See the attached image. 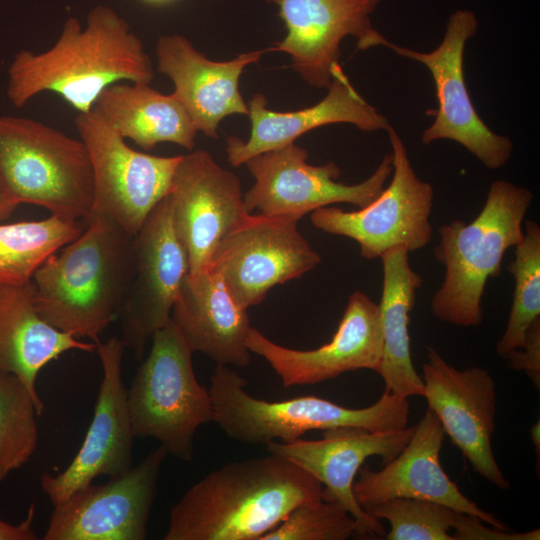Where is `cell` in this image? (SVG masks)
<instances>
[{
  "mask_svg": "<svg viewBox=\"0 0 540 540\" xmlns=\"http://www.w3.org/2000/svg\"><path fill=\"white\" fill-rule=\"evenodd\" d=\"M323 485L277 454L227 463L173 505L164 540H261Z\"/></svg>",
  "mask_w": 540,
  "mask_h": 540,
  "instance_id": "6da1fadb",
  "label": "cell"
},
{
  "mask_svg": "<svg viewBox=\"0 0 540 540\" xmlns=\"http://www.w3.org/2000/svg\"><path fill=\"white\" fill-rule=\"evenodd\" d=\"M153 78L154 67L141 39L113 9L96 6L84 29L70 17L51 48L17 52L8 68L6 94L21 108L50 91L79 113H87L106 87L121 81L150 83Z\"/></svg>",
  "mask_w": 540,
  "mask_h": 540,
  "instance_id": "7a4b0ae2",
  "label": "cell"
},
{
  "mask_svg": "<svg viewBox=\"0 0 540 540\" xmlns=\"http://www.w3.org/2000/svg\"><path fill=\"white\" fill-rule=\"evenodd\" d=\"M134 272V236L93 212L84 231L34 273L36 308L54 328L97 344L119 316Z\"/></svg>",
  "mask_w": 540,
  "mask_h": 540,
  "instance_id": "3957f363",
  "label": "cell"
},
{
  "mask_svg": "<svg viewBox=\"0 0 540 540\" xmlns=\"http://www.w3.org/2000/svg\"><path fill=\"white\" fill-rule=\"evenodd\" d=\"M532 200L529 189L495 180L474 220H453L438 228L434 255L445 277L430 303L437 319L461 327L481 324L485 286L500 275L505 252L522 240Z\"/></svg>",
  "mask_w": 540,
  "mask_h": 540,
  "instance_id": "277c9868",
  "label": "cell"
},
{
  "mask_svg": "<svg viewBox=\"0 0 540 540\" xmlns=\"http://www.w3.org/2000/svg\"><path fill=\"white\" fill-rule=\"evenodd\" d=\"M247 381L232 368L216 365L209 391L213 422L231 439L250 445L289 443L312 430L351 426L371 431H395L407 427L408 398L384 389L371 406L348 408L316 396L266 401L251 396Z\"/></svg>",
  "mask_w": 540,
  "mask_h": 540,
  "instance_id": "5b68a950",
  "label": "cell"
},
{
  "mask_svg": "<svg viewBox=\"0 0 540 540\" xmlns=\"http://www.w3.org/2000/svg\"><path fill=\"white\" fill-rule=\"evenodd\" d=\"M0 178L18 204L85 222L93 213V171L86 145L42 122L0 116Z\"/></svg>",
  "mask_w": 540,
  "mask_h": 540,
  "instance_id": "8992f818",
  "label": "cell"
},
{
  "mask_svg": "<svg viewBox=\"0 0 540 540\" xmlns=\"http://www.w3.org/2000/svg\"><path fill=\"white\" fill-rule=\"evenodd\" d=\"M151 339L150 352L127 389L132 432L154 438L168 454L190 461L197 429L213 422L212 396L196 379L194 352L172 319Z\"/></svg>",
  "mask_w": 540,
  "mask_h": 540,
  "instance_id": "52a82bcc",
  "label": "cell"
},
{
  "mask_svg": "<svg viewBox=\"0 0 540 540\" xmlns=\"http://www.w3.org/2000/svg\"><path fill=\"white\" fill-rule=\"evenodd\" d=\"M393 160L392 180L380 195L357 211L326 206L312 211L317 229L355 240L362 257L372 260L393 247L409 252L427 246L432 239L430 216L434 190L421 180L410 163L403 140L390 126L387 130Z\"/></svg>",
  "mask_w": 540,
  "mask_h": 540,
  "instance_id": "ba28073f",
  "label": "cell"
},
{
  "mask_svg": "<svg viewBox=\"0 0 540 540\" xmlns=\"http://www.w3.org/2000/svg\"><path fill=\"white\" fill-rule=\"evenodd\" d=\"M478 28L472 10L458 9L450 14L441 43L430 52L415 51L390 42L381 33L375 46L391 49L397 55L425 65L435 83L438 108L433 123L422 135L423 144L448 139L459 143L491 170L507 164L513 143L493 132L476 112L464 76V50Z\"/></svg>",
  "mask_w": 540,
  "mask_h": 540,
  "instance_id": "9c48e42d",
  "label": "cell"
},
{
  "mask_svg": "<svg viewBox=\"0 0 540 540\" xmlns=\"http://www.w3.org/2000/svg\"><path fill=\"white\" fill-rule=\"evenodd\" d=\"M307 158V150L293 142L248 159L244 165L254 184L243 195L246 210L300 220L335 203L363 208L380 195L393 172L392 155L388 153L369 178L347 185L337 181L340 169L335 162L316 166L307 163Z\"/></svg>",
  "mask_w": 540,
  "mask_h": 540,
  "instance_id": "30bf717a",
  "label": "cell"
},
{
  "mask_svg": "<svg viewBox=\"0 0 540 540\" xmlns=\"http://www.w3.org/2000/svg\"><path fill=\"white\" fill-rule=\"evenodd\" d=\"M75 124L92 165L93 212L108 216L134 236L169 193L182 155L156 156L132 149L94 110L78 113Z\"/></svg>",
  "mask_w": 540,
  "mask_h": 540,
  "instance_id": "8fae6325",
  "label": "cell"
},
{
  "mask_svg": "<svg viewBox=\"0 0 540 540\" xmlns=\"http://www.w3.org/2000/svg\"><path fill=\"white\" fill-rule=\"evenodd\" d=\"M289 216L249 214L216 248L208 269L244 308L261 303L276 285L314 269L320 255Z\"/></svg>",
  "mask_w": 540,
  "mask_h": 540,
  "instance_id": "7c38bea8",
  "label": "cell"
},
{
  "mask_svg": "<svg viewBox=\"0 0 540 540\" xmlns=\"http://www.w3.org/2000/svg\"><path fill=\"white\" fill-rule=\"evenodd\" d=\"M168 452L159 445L103 485L89 484L53 505L44 540H144Z\"/></svg>",
  "mask_w": 540,
  "mask_h": 540,
  "instance_id": "4fadbf2b",
  "label": "cell"
},
{
  "mask_svg": "<svg viewBox=\"0 0 540 540\" xmlns=\"http://www.w3.org/2000/svg\"><path fill=\"white\" fill-rule=\"evenodd\" d=\"M167 198L192 274L208 269L221 241L250 214L239 178L205 150L182 155Z\"/></svg>",
  "mask_w": 540,
  "mask_h": 540,
  "instance_id": "5bb4252c",
  "label": "cell"
},
{
  "mask_svg": "<svg viewBox=\"0 0 540 540\" xmlns=\"http://www.w3.org/2000/svg\"><path fill=\"white\" fill-rule=\"evenodd\" d=\"M135 272L119 313L122 341L141 360L147 341L171 319L181 284L189 273L186 252L171 220L167 196L134 235Z\"/></svg>",
  "mask_w": 540,
  "mask_h": 540,
  "instance_id": "9a60e30c",
  "label": "cell"
},
{
  "mask_svg": "<svg viewBox=\"0 0 540 540\" xmlns=\"http://www.w3.org/2000/svg\"><path fill=\"white\" fill-rule=\"evenodd\" d=\"M423 363V397L439 419L445 434L462 452L474 471L499 489L510 484L492 451L496 384L482 367L459 370L433 348Z\"/></svg>",
  "mask_w": 540,
  "mask_h": 540,
  "instance_id": "2e32d148",
  "label": "cell"
},
{
  "mask_svg": "<svg viewBox=\"0 0 540 540\" xmlns=\"http://www.w3.org/2000/svg\"><path fill=\"white\" fill-rule=\"evenodd\" d=\"M125 348L119 337L97 343L103 376L84 441L65 470L58 475L44 472L40 478L41 488L53 505L91 484L98 476H116L133 466L134 435L127 389L122 380Z\"/></svg>",
  "mask_w": 540,
  "mask_h": 540,
  "instance_id": "e0dca14e",
  "label": "cell"
},
{
  "mask_svg": "<svg viewBox=\"0 0 540 540\" xmlns=\"http://www.w3.org/2000/svg\"><path fill=\"white\" fill-rule=\"evenodd\" d=\"M413 431L414 426L387 432L343 426L324 430L320 440L269 442L266 450L293 462L325 486L323 499L337 503L355 519L357 535L383 536L380 520L357 502L353 483L367 458L380 456L387 464L402 451Z\"/></svg>",
  "mask_w": 540,
  "mask_h": 540,
  "instance_id": "ac0fdd59",
  "label": "cell"
},
{
  "mask_svg": "<svg viewBox=\"0 0 540 540\" xmlns=\"http://www.w3.org/2000/svg\"><path fill=\"white\" fill-rule=\"evenodd\" d=\"M246 345L263 357L284 387L314 385L359 369L377 372L383 350L378 304L355 291L330 342L312 350H297L274 343L251 327Z\"/></svg>",
  "mask_w": 540,
  "mask_h": 540,
  "instance_id": "d6986e66",
  "label": "cell"
},
{
  "mask_svg": "<svg viewBox=\"0 0 540 540\" xmlns=\"http://www.w3.org/2000/svg\"><path fill=\"white\" fill-rule=\"evenodd\" d=\"M268 1L278 6L287 33L267 52L288 54L291 67L308 85L327 88L346 37H355L357 48L366 50L376 31L371 15L382 0Z\"/></svg>",
  "mask_w": 540,
  "mask_h": 540,
  "instance_id": "ffe728a7",
  "label": "cell"
},
{
  "mask_svg": "<svg viewBox=\"0 0 540 540\" xmlns=\"http://www.w3.org/2000/svg\"><path fill=\"white\" fill-rule=\"evenodd\" d=\"M445 432L437 416L427 409L402 451L379 471L362 465L353 493L364 509L394 498L434 501L475 516L484 523L508 531L494 515L468 499L448 477L440 462Z\"/></svg>",
  "mask_w": 540,
  "mask_h": 540,
  "instance_id": "44dd1931",
  "label": "cell"
},
{
  "mask_svg": "<svg viewBox=\"0 0 540 540\" xmlns=\"http://www.w3.org/2000/svg\"><path fill=\"white\" fill-rule=\"evenodd\" d=\"M328 92L317 104L295 111H273L267 99L255 93L247 103L251 121L247 140L226 139L228 162L238 167L248 159L295 142L301 135L325 125L347 123L363 132L388 130L387 118L369 104L354 88L340 63L332 69Z\"/></svg>",
  "mask_w": 540,
  "mask_h": 540,
  "instance_id": "7402d4cb",
  "label": "cell"
},
{
  "mask_svg": "<svg viewBox=\"0 0 540 540\" xmlns=\"http://www.w3.org/2000/svg\"><path fill=\"white\" fill-rule=\"evenodd\" d=\"M265 52L266 49L250 51L231 60L214 61L183 35H164L156 44L157 70L173 82L172 93L197 131L217 138L224 118L234 114L248 116V106L239 89L240 77Z\"/></svg>",
  "mask_w": 540,
  "mask_h": 540,
  "instance_id": "603a6c76",
  "label": "cell"
},
{
  "mask_svg": "<svg viewBox=\"0 0 540 540\" xmlns=\"http://www.w3.org/2000/svg\"><path fill=\"white\" fill-rule=\"evenodd\" d=\"M247 310L222 279L207 269L185 276L171 319L193 352L218 365L246 367L251 361L246 345L251 328Z\"/></svg>",
  "mask_w": 540,
  "mask_h": 540,
  "instance_id": "cb8c5ba5",
  "label": "cell"
},
{
  "mask_svg": "<svg viewBox=\"0 0 540 540\" xmlns=\"http://www.w3.org/2000/svg\"><path fill=\"white\" fill-rule=\"evenodd\" d=\"M96 352L97 344L78 340L47 323L35 305L33 281L0 286V372L17 376L35 400L39 414L44 403L38 395L39 372L70 350Z\"/></svg>",
  "mask_w": 540,
  "mask_h": 540,
  "instance_id": "d4e9b609",
  "label": "cell"
},
{
  "mask_svg": "<svg viewBox=\"0 0 540 540\" xmlns=\"http://www.w3.org/2000/svg\"><path fill=\"white\" fill-rule=\"evenodd\" d=\"M150 83L121 81L106 87L93 109L122 138L144 150L170 142L192 150L197 129L176 96Z\"/></svg>",
  "mask_w": 540,
  "mask_h": 540,
  "instance_id": "484cf974",
  "label": "cell"
},
{
  "mask_svg": "<svg viewBox=\"0 0 540 540\" xmlns=\"http://www.w3.org/2000/svg\"><path fill=\"white\" fill-rule=\"evenodd\" d=\"M383 286L378 304L383 350L377 373L385 389L399 396H423V381L412 363L410 349V312L422 277L409 263V251L393 247L381 256Z\"/></svg>",
  "mask_w": 540,
  "mask_h": 540,
  "instance_id": "4316f807",
  "label": "cell"
},
{
  "mask_svg": "<svg viewBox=\"0 0 540 540\" xmlns=\"http://www.w3.org/2000/svg\"><path fill=\"white\" fill-rule=\"evenodd\" d=\"M86 225L52 214L38 221L0 223V286L30 282L46 259L77 238Z\"/></svg>",
  "mask_w": 540,
  "mask_h": 540,
  "instance_id": "83f0119b",
  "label": "cell"
},
{
  "mask_svg": "<svg viewBox=\"0 0 540 540\" xmlns=\"http://www.w3.org/2000/svg\"><path fill=\"white\" fill-rule=\"evenodd\" d=\"M523 230L515 257L507 266L515 288L507 326L496 345L503 359L524 346L530 326L540 318V227L527 220Z\"/></svg>",
  "mask_w": 540,
  "mask_h": 540,
  "instance_id": "f1b7e54d",
  "label": "cell"
},
{
  "mask_svg": "<svg viewBox=\"0 0 540 540\" xmlns=\"http://www.w3.org/2000/svg\"><path fill=\"white\" fill-rule=\"evenodd\" d=\"M390 524L387 540H461L477 517L434 501L394 498L365 509Z\"/></svg>",
  "mask_w": 540,
  "mask_h": 540,
  "instance_id": "f546056e",
  "label": "cell"
},
{
  "mask_svg": "<svg viewBox=\"0 0 540 540\" xmlns=\"http://www.w3.org/2000/svg\"><path fill=\"white\" fill-rule=\"evenodd\" d=\"M37 404L22 381L0 372V482L24 466L38 445Z\"/></svg>",
  "mask_w": 540,
  "mask_h": 540,
  "instance_id": "4dcf8cb0",
  "label": "cell"
},
{
  "mask_svg": "<svg viewBox=\"0 0 540 540\" xmlns=\"http://www.w3.org/2000/svg\"><path fill=\"white\" fill-rule=\"evenodd\" d=\"M354 535L355 519L337 503L322 498L297 505L261 540H346Z\"/></svg>",
  "mask_w": 540,
  "mask_h": 540,
  "instance_id": "1f68e13d",
  "label": "cell"
},
{
  "mask_svg": "<svg viewBox=\"0 0 540 540\" xmlns=\"http://www.w3.org/2000/svg\"><path fill=\"white\" fill-rule=\"evenodd\" d=\"M504 360L515 370L524 371L534 385L540 386V318L529 328L526 342L520 349L512 351Z\"/></svg>",
  "mask_w": 540,
  "mask_h": 540,
  "instance_id": "d6a6232c",
  "label": "cell"
},
{
  "mask_svg": "<svg viewBox=\"0 0 540 540\" xmlns=\"http://www.w3.org/2000/svg\"><path fill=\"white\" fill-rule=\"evenodd\" d=\"M36 507L32 503L26 517L19 524H11L0 518V540H36L38 539L32 524Z\"/></svg>",
  "mask_w": 540,
  "mask_h": 540,
  "instance_id": "836d02e7",
  "label": "cell"
},
{
  "mask_svg": "<svg viewBox=\"0 0 540 540\" xmlns=\"http://www.w3.org/2000/svg\"><path fill=\"white\" fill-rule=\"evenodd\" d=\"M18 205L0 178V222L8 219Z\"/></svg>",
  "mask_w": 540,
  "mask_h": 540,
  "instance_id": "e575fe53",
  "label": "cell"
},
{
  "mask_svg": "<svg viewBox=\"0 0 540 540\" xmlns=\"http://www.w3.org/2000/svg\"><path fill=\"white\" fill-rule=\"evenodd\" d=\"M539 422L535 423L531 428V438L532 442L535 446V450H537V457L539 458V451H540V430H539Z\"/></svg>",
  "mask_w": 540,
  "mask_h": 540,
  "instance_id": "d590c367",
  "label": "cell"
},
{
  "mask_svg": "<svg viewBox=\"0 0 540 540\" xmlns=\"http://www.w3.org/2000/svg\"><path fill=\"white\" fill-rule=\"evenodd\" d=\"M144 1L150 2V3H163V2L170 1V0H144Z\"/></svg>",
  "mask_w": 540,
  "mask_h": 540,
  "instance_id": "8d00e7d4",
  "label": "cell"
}]
</instances>
